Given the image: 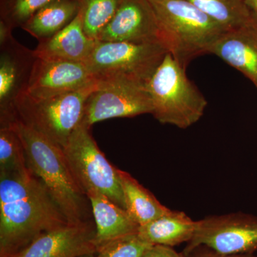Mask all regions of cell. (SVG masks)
<instances>
[{
  "label": "cell",
  "mask_w": 257,
  "mask_h": 257,
  "mask_svg": "<svg viewBox=\"0 0 257 257\" xmlns=\"http://www.w3.org/2000/svg\"><path fill=\"white\" fill-rule=\"evenodd\" d=\"M69 223L30 169L0 172V257L14 256L40 235Z\"/></svg>",
  "instance_id": "1"
},
{
  "label": "cell",
  "mask_w": 257,
  "mask_h": 257,
  "mask_svg": "<svg viewBox=\"0 0 257 257\" xmlns=\"http://www.w3.org/2000/svg\"><path fill=\"white\" fill-rule=\"evenodd\" d=\"M10 124L23 143L28 168L43 184L69 222L90 220V203L76 182L62 147L18 119Z\"/></svg>",
  "instance_id": "2"
},
{
  "label": "cell",
  "mask_w": 257,
  "mask_h": 257,
  "mask_svg": "<svg viewBox=\"0 0 257 257\" xmlns=\"http://www.w3.org/2000/svg\"><path fill=\"white\" fill-rule=\"evenodd\" d=\"M160 30L161 42L186 69L198 56L209 54L224 29L187 0H149Z\"/></svg>",
  "instance_id": "3"
},
{
  "label": "cell",
  "mask_w": 257,
  "mask_h": 257,
  "mask_svg": "<svg viewBox=\"0 0 257 257\" xmlns=\"http://www.w3.org/2000/svg\"><path fill=\"white\" fill-rule=\"evenodd\" d=\"M184 68L167 52L147 84L154 117L164 124L187 128L204 114L208 101L187 77Z\"/></svg>",
  "instance_id": "4"
},
{
  "label": "cell",
  "mask_w": 257,
  "mask_h": 257,
  "mask_svg": "<svg viewBox=\"0 0 257 257\" xmlns=\"http://www.w3.org/2000/svg\"><path fill=\"white\" fill-rule=\"evenodd\" d=\"M97 85L98 82L79 90L47 97H35L25 92L15 106L16 119L63 148L80 124L86 101Z\"/></svg>",
  "instance_id": "5"
},
{
  "label": "cell",
  "mask_w": 257,
  "mask_h": 257,
  "mask_svg": "<svg viewBox=\"0 0 257 257\" xmlns=\"http://www.w3.org/2000/svg\"><path fill=\"white\" fill-rule=\"evenodd\" d=\"M62 150L76 182L86 196L90 192L100 193L126 210L119 169L104 156L90 128L79 124Z\"/></svg>",
  "instance_id": "6"
},
{
  "label": "cell",
  "mask_w": 257,
  "mask_h": 257,
  "mask_svg": "<svg viewBox=\"0 0 257 257\" xmlns=\"http://www.w3.org/2000/svg\"><path fill=\"white\" fill-rule=\"evenodd\" d=\"M167 53L160 43L96 41L84 63L97 81L128 79L147 85Z\"/></svg>",
  "instance_id": "7"
},
{
  "label": "cell",
  "mask_w": 257,
  "mask_h": 257,
  "mask_svg": "<svg viewBox=\"0 0 257 257\" xmlns=\"http://www.w3.org/2000/svg\"><path fill=\"white\" fill-rule=\"evenodd\" d=\"M199 246L224 254H254L257 252V216L234 212L196 221L194 236L182 252L187 256Z\"/></svg>",
  "instance_id": "8"
},
{
  "label": "cell",
  "mask_w": 257,
  "mask_h": 257,
  "mask_svg": "<svg viewBox=\"0 0 257 257\" xmlns=\"http://www.w3.org/2000/svg\"><path fill=\"white\" fill-rule=\"evenodd\" d=\"M152 111L146 84L128 79L98 81L86 101L80 124L91 128L104 120L152 114Z\"/></svg>",
  "instance_id": "9"
},
{
  "label": "cell",
  "mask_w": 257,
  "mask_h": 257,
  "mask_svg": "<svg viewBox=\"0 0 257 257\" xmlns=\"http://www.w3.org/2000/svg\"><path fill=\"white\" fill-rule=\"evenodd\" d=\"M37 57L17 41L13 33L0 38V126L16 119L15 106L28 90Z\"/></svg>",
  "instance_id": "10"
},
{
  "label": "cell",
  "mask_w": 257,
  "mask_h": 257,
  "mask_svg": "<svg viewBox=\"0 0 257 257\" xmlns=\"http://www.w3.org/2000/svg\"><path fill=\"white\" fill-rule=\"evenodd\" d=\"M98 41L162 44L158 22L150 1L121 0Z\"/></svg>",
  "instance_id": "11"
},
{
  "label": "cell",
  "mask_w": 257,
  "mask_h": 257,
  "mask_svg": "<svg viewBox=\"0 0 257 257\" xmlns=\"http://www.w3.org/2000/svg\"><path fill=\"white\" fill-rule=\"evenodd\" d=\"M94 221L69 223L40 235L13 257H81L97 251Z\"/></svg>",
  "instance_id": "12"
},
{
  "label": "cell",
  "mask_w": 257,
  "mask_h": 257,
  "mask_svg": "<svg viewBox=\"0 0 257 257\" xmlns=\"http://www.w3.org/2000/svg\"><path fill=\"white\" fill-rule=\"evenodd\" d=\"M84 62L37 58L27 93L47 97L79 90L97 82Z\"/></svg>",
  "instance_id": "13"
},
{
  "label": "cell",
  "mask_w": 257,
  "mask_h": 257,
  "mask_svg": "<svg viewBox=\"0 0 257 257\" xmlns=\"http://www.w3.org/2000/svg\"><path fill=\"white\" fill-rule=\"evenodd\" d=\"M209 54L239 71L257 88V23L252 17L242 26L224 32Z\"/></svg>",
  "instance_id": "14"
},
{
  "label": "cell",
  "mask_w": 257,
  "mask_h": 257,
  "mask_svg": "<svg viewBox=\"0 0 257 257\" xmlns=\"http://www.w3.org/2000/svg\"><path fill=\"white\" fill-rule=\"evenodd\" d=\"M83 28L80 14L54 36L39 41L35 54L37 58L51 60L85 62L96 45Z\"/></svg>",
  "instance_id": "15"
},
{
  "label": "cell",
  "mask_w": 257,
  "mask_h": 257,
  "mask_svg": "<svg viewBox=\"0 0 257 257\" xmlns=\"http://www.w3.org/2000/svg\"><path fill=\"white\" fill-rule=\"evenodd\" d=\"M96 228L97 249L113 240L138 233L139 225L127 211L99 192L87 194Z\"/></svg>",
  "instance_id": "16"
},
{
  "label": "cell",
  "mask_w": 257,
  "mask_h": 257,
  "mask_svg": "<svg viewBox=\"0 0 257 257\" xmlns=\"http://www.w3.org/2000/svg\"><path fill=\"white\" fill-rule=\"evenodd\" d=\"M196 221L183 211H168L148 224L139 226L138 234L151 245L174 246L188 243L195 231Z\"/></svg>",
  "instance_id": "17"
},
{
  "label": "cell",
  "mask_w": 257,
  "mask_h": 257,
  "mask_svg": "<svg viewBox=\"0 0 257 257\" xmlns=\"http://www.w3.org/2000/svg\"><path fill=\"white\" fill-rule=\"evenodd\" d=\"M79 13L76 0H55L37 12L21 28L41 41L65 28Z\"/></svg>",
  "instance_id": "18"
},
{
  "label": "cell",
  "mask_w": 257,
  "mask_h": 257,
  "mask_svg": "<svg viewBox=\"0 0 257 257\" xmlns=\"http://www.w3.org/2000/svg\"><path fill=\"white\" fill-rule=\"evenodd\" d=\"M126 210L136 224L143 226L170 211L136 179L119 170Z\"/></svg>",
  "instance_id": "19"
},
{
  "label": "cell",
  "mask_w": 257,
  "mask_h": 257,
  "mask_svg": "<svg viewBox=\"0 0 257 257\" xmlns=\"http://www.w3.org/2000/svg\"><path fill=\"white\" fill-rule=\"evenodd\" d=\"M205 13L224 31L234 30L251 20L245 0H187Z\"/></svg>",
  "instance_id": "20"
},
{
  "label": "cell",
  "mask_w": 257,
  "mask_h": 257,
  "mask_svg": "<svg viewBox=\"0 0 257 257\" xmlns=\"http://www.w3.org/2000/svg\"><path fill=\"white\" fill-rule=\"evenodd\" d=\"M83 28L87 36L98 41L101 32L110 22L121 0H76Z\"/></svg>",
  "instance_id": "21"
},
{
  "label": "cell",
  "mask_w": 257,
  "mask_h": 257,
  "mask_svg": "<svg viewBox=\"0 0 257 257\" xmlns=\"http://www.w3.org/2000/svg\"><path fill=\"white\" fill-rule=\"evenodd\" d=\"M28 169L18 133L11 124L0 126V172H24Z\"/></svg>",
  "instance_id": "22"
},
{
  "label": "cell",
  "mask_w": 257,
  "mask_h": 257,
  "mask_svg": "<svg viewBox=\"0 0 257 257\" xmlns=\"http://www.w3.org/2000/svg\"><path fill=\"white\" fill-rule=\"evenodd\" d=\"M55 0H0V20L12 30L20 28Z\"/></svg>",
  "instance_id": "23"
},
{
  "label": "cell",
  "mask_w": 257,
  "mask_h": 257,
  "mask_svg": "<svg viewBox=\"0 0 257 257\" xmlns=\"http://www.w3.org/2000/svg\"><path fill=\"white\" fill-rule=\"evenodd\" d=\"M150 246L136 233L103 245L98 248L94 257H142Z\"/></svg>",
  "instance_id": "24"
},
{
  "label": "cell",
  "mask_w": 257,
  "mask_h": 257,
  "mask_svg": "<svg viewBox=\"0 0 257 257\" xmlns=\"http://www.w3.org/2000/svg\"><path fill=\"white\" fill-rule=\"evenodd\" d=\"M142 257H186L183 252H178L173 247L152 245L147 248Z\"/></svg>",
  "instance_id": "25"
},
{
  "label": "cell",
  "mask_w": 257,
  "mask_h": 257,
  "mask_svg": "<svg viewBox=\"0 0 257 257\" xmlns=\"http://www.w3.org/2000/svg\"><path fill=\"white\" fill-rule=\"evenodd\" d=\"M186 257H257L255 254H224L217 252L206 246H199L189 253Z\"/></svg>",
  "instance_id": "26"
},
{
  "label": "cell",
  "mask_w": 257,
  "mask_h": 257,
  "mask_svg": "<svg viewBox=\"0 0 257 257\" xmlns=\"http://www.w3.org/2000/svg\"><path fill=\"white\" fill-rule=\"evenodd\" d=\"M251 17L257 23V0H245Z\"/></svg>",
  "instance_id": "27"
},
{
  "label": "cell",
  "mask_w": 257,
  "mask_h": 257,
  "mask_svg": "<svg viewBox=\"0 0 257 257\" xmlns=\"http://www.w3.org/2000/svg\"><path fill=\"white\" fill-rule=\"evenodd\" d=\"M94 256H95V253H91V254L84 255L81 257H94Z\"/></svg>",
  "instance_id": "28"
}]
</instances>
